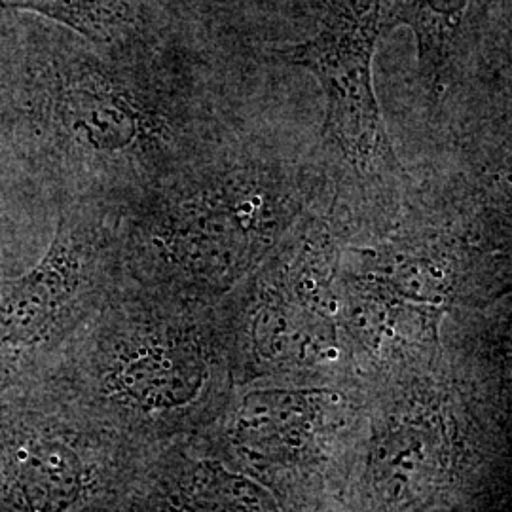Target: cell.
<instances>
[{"instance_id":"obj_10","label":"cell","mask_w":512,"mask_h":512,"mask_svg":"<svg viewBox=\"0 0 512 512\" xmlns=\"http://www.w3.org/2000/svg\"><path fill=\"white\" fill-rule=\"evenodd\" d=\"M173 16L202 21L205 16H213L217 8L236 4L238 0H158Z\"/></svg>"},{"instance_id":"obj_1","label":"cell","mask_w":512,"mask_h":512,"mask_svg":"<svg viewBox=\"0 0 512 512\" xmlns=\"http://www.w3.org/2000/svg\"><path fill=\"white\" fill-rule=\"evenodd\" d=\"M260 67L169 18L97 44L35 14L0 16V179L55 219L118 211L274 109Z\"/></svg>"},{"instance_id":"obj_9","label":"cell","mask_w":512,"mask_h":512,"mask_svg":"<svg viewBox=\"0 0 512 512\" xmlns=\"http://www.w3.org/2000/svg\"><path fill=\"white\" fill-rule=\"evenodd\" d=\"M317 29L380 42L401 25L403 0H310Z\"/></svg>"},{"instance_id":"obj_8","label":"cell","mask_w":512,"mask_h":512,"mask_svg":"<svg viewBox=\"0 0 512 512\" xmlns=\"http://www.w3.org/2000/svg\"><path fill=\"white\" fill-rule=\"evenodd\" d=\"M12 12L50 19L97 44L137 37L167 18L158 0H0V16Z\"/></svg>"},{"instance_id":"obj_3","label":"cell","mask_w":512,"mask_h":512,"mask_svg":"<svg viewBox=\"0 0 512 512\" xmlns=\"http://www.w3.org/2000/svg\"><path fill=\"white\" fill-rule=\"evenodd\" d=\"M220 349L213 306L122 279L46 380L131 439L156 448L196 403Z\"/></svg>"},{"instance_id":"obj_2","label":"cell","mask_w":512,"mask_h":512,"mask_svg":"<svg viewBox=\"0 0 512 512\" xmlns=\"http://www.w3.org/2000/svg\"><path fill=\"white\" fill-rule=\"evenodd\" d=\"M317 133L264 116L120 211L124 279L213 306L323 209Z\"/></svg>"},{"instance_id":"obj_5","label":"cell","mask_w":512,"mask_h":512,"mask_svg":"<svg viewBox=\"0 0 512 512\" xmlns=\"http://www.w3.org/2000/svg\"><path fill=\"white\" fill-rule=\"evenodd\" d=\"M152 450L44 380L0 403V512H114Z\"/></svg>"},{"instance_id":"obj_4","label":"cell","mask_w":512,"mask_h":512,"mask_svg":"<svg viewBox=\"0 0 512 512\" xmlns=\"http://www.w3.org/2000/svg\"><path fill=\"white\" fill-rule=\"evenodd\" d=\"M378 42L321 31L275 50L283 65L310 73L323 92V122L315 150L321 167L325 211L351 245L384 236L401 211L410 173L389 131L374 86Z\"/></svg>"},{"instance_id":"obj_11","label":"cell","mask_w":512,"mask_h":512,"mask_svg":"<svg viewBox=\"0 0 512 512\" xmlns=\"http://www.w3.org/2000/svg\"><path fill=\"white\" fill-rule=\"evenodd\" d=\"M29 266L31 264L25 262L23 258H19L18 255L0 249V293L8 285L10 279H14L16 275L21 274L23 270H27Z\"/></svg>"},{"instance_id":"obj_7","label":"cell","mask_w":512,"mask_h":512,"mask_svg":"<svg viewBox=\"0 0 512 512\" xmlns=\"http://www.w3.org/2000/svg\"><path fill=\"white\" fill-rule=\"evenodd\" d=\"M501 0H403L429 122L448 139L511 120L509 21Z\"/></svg>"},{"instance_id":"obj_6","label":"cell","mask_w":512,"mask_h":512,"mask_svg":"<svg viewBox=\"0 0 512 512\" xmlns=\"http://www.w3.org/2000/svg\"><path fill=\"white\" fill-rule=\"evenodd\" d=\"M122 279L120 211L59 207L44 251L0 293V403L46 380Z\"/></svg>"}]
</instances>
